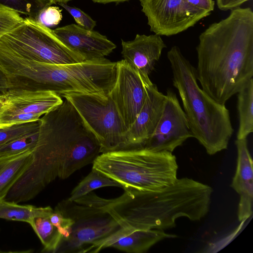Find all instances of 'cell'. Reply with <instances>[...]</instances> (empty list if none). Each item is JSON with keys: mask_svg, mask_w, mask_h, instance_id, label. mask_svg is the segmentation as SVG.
Instances as JSON below:
<instances>
[{"mask_svg": "<svg viewBox=\"0 0 253 253\" xmlns=\"http://www.w3.org/2000/svg\"><path fill=\"white\" fill-rule=\"evenodd\" d=\"M197 80L202 89L225 105L253 77V12L237 7L199 36Z\"/></svg>", "mask_w": 253, "mask_h": 253, "instance_id": "obj_1", "label": "cell"}, {"mask_svg": "<svg viewBox=\"0 0 253 253\" xmlns=\"http://www.w3.org/2000/svg\"><path fill=\"white\" fill-rule=\"evenodd\" d=\"M124 190L121 196L109 199L93 193L87 203L108 213L122 227L132 230L174 227L182 217L200 220L209 211L213 192L210 186L188 177L177 178L159 191Z\"/></svg>", "mask_w": 253, "mask_h": 253, "instance_id": "obj_2", "label": "cell"}, {"mask_svg": "<svg viewBox=\"0 0 253 253\" xmlns=\"http://www.w3.org/2000/svg\"><path fill=\"white\" fill-rule=\"evenodd\" d=\"M167 57L193 137L210 155L226 149L234 132L229 110L200 87L196 68L178 46H172Z\"/></svg>", "mask_w": 253, "mask_h": 253, "instance_id": "obj_3", "label": "cell"}, {"mask_svg": "<svg viewBox=\"0 0 253 253\" xmlns=\"http://www.w3.org/2000/svg\"><path fill=\"white\" fill-rule=\"evenodd\" d=\"M117 74V62L105 58L70 64H52L25 60L20 66L19 79L26 90L66 93L108 95Z\"/></svg>", "mask_w": 253, "mask_h": 253, "instance_id": "obj_4", "label": "cell"}, {"mask_svg": "<svg viewBox=\"0 0 253 253\" xmlns=\"http://www.w3.org/2000/svg\"><path fill=\"white\" fill-rule=\"evenodd\" d=\"M92 169L120 184L124 190L160 191L177 179L176 157L167 151L144 148L101 153Z\"/></svg>", "mask_w": 253, "mask_h": 253, "instance_id": "obj_5", "label": "cell"}, {"mask_svg": "<svg viewBox=\"0 0 253 253\" xmlns=\"http://www.w3.org/2000/svg\"><path fill=\"white\" fill-rule=\"evenodd\" d=\"M0 52L52 64L84 61L65 46L53 30L30 17L24 18L13 29L0 38Z\"/></svg>", "mask_w": 253, "mask_h": 253, "instance_id": "obj_6", "label": "cell"}, {"mask_svg": "<svg viewBox=\"0 0 253 253\" xmlns=\"http://www.w3.org/2000/svg\"><path fill=\"white\" fill-rule=\"evenodd\" d=\"M61 97L73 104L94 134L101 153L126 149L127 129L109 94L71 93Z\"/></svg>", "mask_w": 253, "mask_h": 253, "instance_id": "obj_7", "label": "cell"}, {"mask_svg": "<svg viewBox=\"0 0 253 253\" xmlns=\"http://www.w3.org/2000/svg\"><path fill=\"white\" fill-rule=\"evenodd\" d=\"M55 208L74 221L69 236L62 240L56 253H85L89 246L122 227L108 213L100 209L67 200Z\"/></svg>", "mask_w": 253, "mask_h": 253, "instance_id": "obj_8", "label": "cell"}, {"mask_svg": "<svg viewBox=\"0 0 253 253\" xmlns=\"http://www.w3.org/2000/svg\"><path fill=\"white\" fill-rule=\"evenodd\" d=\"M150 31L156 35H175L193 27L211 12L184 0H139Z\"/></svg>", "mask_w": 253, "mask_h": 253, "instance_id": "obj_9", "label": "cell"}, {"mask_svg": "<svg viewBox=\"0 0 253 253\" xmlns=\"http://www.w3.org/2000/svg\"><path fill=\"white\" fill-rule=\"evenodd\" d=\"M162 115L153 134L142 148L156 152H172L193 137L188 120L176 94L167 90Z\"/></svg>", "mask_w": 253, "mask_h": 253, "instance_id": "obj_10", "label": "cell"}, {"mask_svg": "<svg viewBox=\"0 0 253 253\" xmlns=\"http://www.w3.org/2000/svg\"><path fill=\"white\" fill-rule=\"evenodd\" d=\"M0 124H16L39 120L62 103L61 97L50 91L10 89L4 95Z\"/></svg>", "mask_w": 253, "mask_h": 253, "instance_id": "obj_11", "label": "cell"}, {"mask_svg": "<svg viewBox=\"0 0 253 253\" xmlns=\"http://www.w3.org/2000/svg\"><path fill=\"white\" fill-rule=\"evenodd\" d=\"M115 83L109 93L128 129L144 103L146 91L138 74L124 59L117 62Z\"/></svg>", "mask_w": 253, "mask_h": 253, "instance_id": "obj_12", "label": "cell"}, {"mask_svg": "<svg viewBox=\"0 0 253 253\" xmlns=\"http://www.w3.org/2000/svg\"><path fill=\"white\" fill-rule=\"evenodd\" d=\"M53 31L65 46L84 61L103 60L116 47L105 36L77 24H71Z\"/></svg>", "mask_w": 253, "mask_h": 253, "instance_id": "obj_13", "label": "cell"}, {"mask_svg": "<svg viewBox=\"0 0 253 253\" xmlns=\"http://www.w3.org/2000/svg\"><path fill=\"white\" fill-rule=\"evenodd\" d=\"M146 96L136 119L127 129L126 149L142 148L153 134L162 115L166 96L152 82L145 84Z\"/></svg>", "mask_w": 253, "mask_h": 253, "instance_id": "obj_14", "label": "cell"}, {"mask_svg": "<svg viewBox=\"0 0 253 253\" xmlns=\"http://www.w3.org/2000/svg\"><path fill=\"white\" fill-rule=\"evenodd\" d=\"M122 45L124 60L138 74L145 84L150 83L149 75L167 47L161 36L137 34L132 41L122 40Z\"/></svg>", "mask_w": 253, "mask_h": 253, "instance_id": "obj_15", "label": "cell"}, {"mask_svg": "<svg viewBox=\"0 0 253 253\" xmlns=\"http://www.w3.org/2000/svg\"><path fill=\"white\" fill-rule=\"evenodd\" d=\"M175 237L176 235L161 229L132 230L121 227L89 246L85 253H95L111 247L127 253H142L163 240Z\"/></svg>", "mask_w": 253, "mask_h": 253, "instance_id": "obj_16", "label": "cell"}, {"mask_svg": "<svg viewBox=\"0 0 253 253\" xmlns=\"http://www.w3.org/2000/svg\"><path fill=\"white\" fill-rule=\"evenodd\" d=\"M237 149L236 171L231 184L239 195L238 218L240 222L246 220L253 213V165L248 148L247 138L235 141Z\"/></svg>", "mask_w": 253, "mask_h": 253, "instance_id": "obj_17", "label": "cell"}, {"mask_svg": "<svg viewBox=\"0 0 253 253\" xmlns=\"http://www.w3.org/2000/svg\"><path fill=\"white\" fill-rule=\"evenodd\" d=\"M33 150L0 156V202L33 163Z\"/></svg>", "mask_w": 253, "mask_h": 253, "instance_id": "obj_18", "label": "cell"}, {"mask_svg": "<svg viewBox=\"0 0 253 253\" xmlns=\"http://www.w3.org/2000/svg\"><path fill=\"white\" fill-rule=\"evenodd\" d=\"M239 128L237 138H247L253 131V79L237 93Z\"/></svg>", "mask_w": 253, "mask_h": 253, "instance_id": "obj_19", "label": "cell"}, {"mask_svg": "<svg viewBox=\"0 0 253 253\" xmlns=\"http://www.w3.org/2000/svg\"><path fill=\"white\" fill-rule=\"evenodd\" d=\"M53 211L50 206L37 207L29 205H22L5 200L0 202V218L25 222L30 225L35 218L49 215Z\"/></svg>", "mask_w": 253, "mask_h": 253, "instance_id": "obj_20", "label": "cell"}, {"mask_svg": "<svg viewBox=\"0 0 253 253\" xmlns=\"http://www.w3.org/2000/svg\"><path fill=\"white\" fill-rule=\"evenodd\" d=\"M50 214L35 218L30 225L43 246L42 251L56 253L63 237L50 221Z\"/></svg>", "mask_w": 253, "mask_h": 253, "instance_id": "obj_21", "label": "cell"}, {"mask_svg": "<svg viewBox=\"0 0 253 253\" xmlns=\"http://www.w3.org/2000/svg\"><path fill=\"white\" fill-rule=\"evenodd\" d=\"M110 186L122 188V185L118 182L92 169L91 172L72 190L70 197L67 200L74 202L94 190Z\"/></svg>", "mask_w": 253, "mask_h": 253, "instance_id": "obj_22", "label": "cell"}, {"mask_svg": "<svg viewBox=\"0 0 253 253\" xmlns=\"http://www.w3.org/2000/svg\"><path fill=\"white\" fill-rule=\"evenodd\" d=\"M51 5L49 0H0V8L35 19L43 8Z\"/></svg>", "mask_w": 253, "mask_h": 253, "instance_id": "obj_23", "label": "cell"}, {"mask_svg": "<svg viewBox=\"0 0 253 253\" xmlns=\"http://www.w3.org/2000/svg\"><path fill=\"white\" fill-rule=\"evenodd\" d=\"M39 129L0 145V156L17 154L28 149H34Z\"/></svg>", "mask_w": 253, "mask_h": 253, "instance_id": "obj_24", "label": "cell"}, {"mask_svg": "<svg viewBox=\"0 0 253 253\" xmlns=\"http://www.w3.org/2000/svg\"><path fill=\"white\" fill-rule=\"evenodd\" d=\"M40 120L14 124L0 129V145L39 129Z\"/></svg>", "mask_w": 253, "mask_h": 253, "instance_id": "obj_25", "label": "cell"}, {"mask_svg": "<svg viewBox=\"0 0 253 253\" xmlns=\"http://www.w3.org/2000/svg\"><path fill=\"white\" fill-rule=\"evenodd\" d=\"M62 9L57 6H46L39 12L34 20L48 28L55 26L57 25L62 19Z\"/></svg>", "mask_w": 253, "mask_h": 253, "instance_id": "obj_26", "label": "cell"}, {"mask_svg": "<svg viewBox=\"0 0 253 253\" xmlns=\"http://www.w3.org/2000/svg\"><path fill=\"white\" fill-rule=\"evenodd\" d=\"M23 20L19 13L0 8V38L13 29Z\"/></svg>", "mask_w": 253, "mask_h": 253, "instance_id": "obj_27", "label": "cell"}, {"mask_svg": "<svg viewBox=\"0 0 253 253\" xmlns=\"http://www.w3.org/2000/svg\"><path fill=\"white\" fill-rule=\"evenodd\" d=\"M49 219L62 236V240L66 239L71 233L74 221L70 217L65 216L56 208L50 214Z\"/></svg>", "mask_w": 253, "mask_h": 253, "instance_id": "obj_28", "label": "cell"}, {"mask_svg": "<svg viewBox=\"0 0 253 253\" xmlns=\"http://www.w3.org/2000/svg\"><path fill=\"white\" fill-rule=\"evenodd\" d=\"M58 4L65 8L73 16L77 25L88 30H93L96 26V21L80 9L69 6L65 3Z\"/></svg>", "mask_w": 253, "mask_h": 253, "instance_id": "obj_29", "label": "cell"}, {"mask_svg": "<svg viewBox=\"0 0 253 253\" xmlns=\"http://www.w3.org/2000/svg\"><path fill=\"white\" fill-rule=\"evenodd\" d=\"M250 0H216L218 9L222 11L231 10Z\"/></svg>", "mask_w": 253, "mask_h": 253, "instance_id": "obj_30", "label": "cell"}, {"mask_svg": "<svg viewBox=\"0 0 253 253\" xmlns=\"http://www.w3.org/2000/svg\"><path fill=\"white\" fill-rule=\"evenodd\" d=\"M189 4L200 9L211 12L214 10L215 2L213 0H184Z\"/></svg>", "mask_w": 253, "mask_h": 253, "instance_id": "obj_31", "label": "cell"}, {"mask_svg": "<svg viewBox=\"0 0 253 253\" xmlns=\"http://www.w3.org/2000/svg\"><path fill=\"white\" fill-rule=\"evenodd\" d=\"M9 90V84L7 77L0 67V97L5 95Z\"/></svg>", "mask_w": 253, "mask_h": 253, "instance_id": "obj_32", "label": "cell"}, {"mask_svg": "<svg viewBox=\"0 0 253 253\" xmlns=\"http://www.w3.org/2000/svg\"><path fill=\"white\" fill-rule=\"evenodd\" d=\"M94 2L99 3L102 4H106L110 2H115L117 3L128 1L129 0H92Z\"/></svg>", "mask_w": 253, "mask_h": 253, "instance_id": "obj_33", "label": "cell"}, {"mask_svg": "<svg viewBox=\"0 0 253 253\" xmlns=\"http://www.w3.org/2000/svg\"><path fill=\"white\" fill-rule=\"evenodd\" d=\"M71 0H49L51 5L56 3H65L67 4L69 1Z\"/></svg>", "mask_w": 253, "mask_h": 253, "instance_id": "obj_34", "label": "cell"}, {"mask_svg": "<svg viewBox=\"0 0 253 253\" xmlns=\"http://www.w3.org/2000/svg\"><path fill=\"white\" fill-rule=\"evenodd\" d=\"M4 96L0 97V113L1 112L3 105H4Z\"/></svg>", "mask_w": 253, "mask_h": 253, "instance_id": "obj_35", "label": "cell"}, {"mask_svg": "<svg viewBox=\"0 0 253 253\" xmlns=\"http://www.w3.org/2000/svg\"><path fill=\"white\" fill-rule=\"evenodd\" d=\"M14 124H0V129L5 127L6 126L12 125Z\"/></svg>", "mask_w": 253, "mask_h": 253, "instance_id": "obj_36", "label": "cell"}]
</instances>
